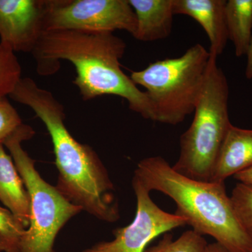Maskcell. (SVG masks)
Segmentation results:
<instances>
[{"instance_id":"1","label":"cell","mask_w":252,"mask_h":252,"mask_svg":"<svg viewBox=\"0 0 252 252\" xmlns=\"http://www.w3.org/2000/svg\"><path fill=\"white\" fill-rule=\"evenodd\" d=\"M30 107L45 125L52 140L59 170L56 188L69 202L96 218L115 223L120 218L115 188L98 155L67 130L62 104L31 78H21L9 94Z\"/></svg>"},{"instance_id":"2","label":"cell","mask_w":252,"mask_h":252,"mask_svg":"<svg viewBox=\"0 0 252 252\" xmlns=\"http://www.w3.org/2000/svg\"><path fill=\"white\" fill-rule=\"evenodd\" d=\"M126 49L125 41L114 33L54 31L43 33L32 54L41 76L57 72L60 61L72 63L77 72L73 84L84 100L118 96L127 101L130 110L157 122L148 95L122 69Z\"/></svg>"},{"instance_id":"3","label":"cell","mask_w":252,"mask_h":252,"mask_svg":"<svg viewBox=\"0 0 252 252\" xmlns=\"http://www.w3.org/2000/svg\"><path fill=\"white\" fill-rule=\"evenodd\" d=\"M133 179L149 191L161 192L175 202L176 215L194 231L210 235L230 252H252V240L239 223L225 182L193 180L176 172L161 157L140 160Z\"/></svg>"},{"instance_id":"4","label":"cell","mask_w":252,"mask_h":252,"mask_svg":"<svg viewBox=\"0 0 252 252\" xmlns=\"http://www.w3.org/2000/svg\"><path fill=\"white\" fill-rule=\"evenodd\" d=\"M217 59L211 55L193 122L181 136L180 156L172 166L181 175L200 182H211L219 152L232 124L229 86Z\"/></svg>"},{"instance_id":"5","label":"cell","mask_w":252,"mask_h":252,"mask_svg":"<svg viewBox=\"0 0 252 252\" xmlns=\"http://www.w3.org/2000/svg\"><path fill=\"white\" fill-rule=\"evenodd\" d=\"M210 58V51L196 44L180 57L158 61L131 72L132 81L146 89L157 122L176 126L194 112Z\"/></svg>"},{"instance_id":"6","label":"cell","mask_w":252,"mask_h":252,"mask_svg":"<svg viewBox=\"0 0 252 252\" xmlns=\"http://www.w3.org/2000/svg\"><path fill=\"white\" fill-rule=\"evenodd\" d=\"M34 135L32 127L23 124L4 143L31 198V218L20 252H56L54 243L59 232L83 210L69 202L36 170L35 160L22 147L23 142L32 138Z\"/></svg>"},{"instance_id":"7","label":"cell","mask_w":252,"mask_h":252,"mask_svg":"<svg viewBox=\"0 0 252 252\" xmlns=\"http://www.w3.org/2000/svg\"><path fill=\"white\" fill-rule=\"evenodd\" d=\"M135 11L128 0H46L44 32L71 31L133 35Z\"/></svg>"},{"instance_id":"8","label":"cell","mask_w":252,"mask_h":252,"mask_svg":"<svg viewBox=\"0 0 252 252\" xmlns=\"http://www.w3.org/2000/svg\"><path fill=\"white\" fill-rule=\"evenodd\" d=\"M137 212L132 223L113 231L114 240L101 242L81 252H144L148 244L162 233L187 225V219L164 211L154 203L147 190L132 178Z\"/></svg>"},{"instance_id":"9","label":"cell","mask_w":252,"mask_h":252,"mask_svg":"<svg viewBox=\"0 0 252 252\" xmlns=\"http://www.w3.org/2000/svg\"><path fill=\"white\" fill-rule=\"evenodd\" d=\"M46 0H0V43L32 53L44 32Z\"/></svg>"},{"instance_id":"10","label":"cell","mask_w":252,"mask_h":252,"mask_svg":"<svg viewBox=\"0 0 252 252\" xmlns=\"http://www.w3.org/2000/svg\"><path fill=\"white\" fill-rule=\"evenodd\" d=\"M225 0H174V14L193 18L206 32L210 54H223L228 40L225 23Z\"/></svg>"},{"instance_id":"11","label":"cell","mask_w":252,"mask_h":252,"mask_svg":"<svg viewBox=\"0 0 252 252\" xmlns=\"http://www.w3.org/2000/svg\"><path fill=\"white\" fill-rule=\"evenodd\" d=\"M252 167V130L230 125L220 147L212 182H225Z\"/></svg>"},{"instance_id":"12","label":"cell","mask_w":252,"mask_h":252,"mask_svg":"<svg viewBox=\"0 0 252 252\" xmlns=\"http://www.w3.org/2000/svg\"><path fill=\"white\" fill-rule=\"evenodd\" d=\"M135 11L137 28L133 37L149 42L170 36L173 23L174 0H128Z\"/></svg>"},{"instance_id":"13","label":"cell","mask_w":252,"mask_h":252,"mask_svg":"<svg viewBox=\"0 0 252 252\" xmlns=\"http://www.w3.org/2000/svg\"><path fill=\"white\" fill-rule=\"evenodd\" d=\"M0 201L28 228L31 218V198L11 155L0 144Z\"/></svg>"},{"instance_id":"14","label":"cell","mask_w":252,"mask_h":252,"mask_svg":"<svg viewBox=\"0 0 252 252\" xmlns=\"http://www.w3.org/2000/svg\"><path fill=\"white\" fill-rule=\"evenodd\" d=\"M228 39L237 57L248 53L252 37V0H228L225 8Z\"/></svg>"},{"instance_id":"15","label":"cell","mask_w":252,"mask_h":252,"mask_svg":"<svg viewBox=\"0 0 252 252\" xmlns=\"http://www.w3.org/2000/svg\"><path fill=\"white\" fill-rule=\"evenodd\" d=\"M207 245L203 235L189 230L176 240L165 233L157 245L146 248L144 252H205Z\"/></svg>"},{"instance_id":"16","label":"cell","mask_w":252,"mask_h":252,"mask_svg":"<svg viewBox=\"0 0 252 252\" xmlns=\"http://www.w3.org/2000/svg\"><path fill=\"white\" fill-rule=\"evenodd\" d=\"M26 229L12 212L0 206V252H20Z\"/></svg>"},{"instance_id":"17","label":"cell","mask_w":252,"mask_h":252,"mask_svg":"<svg viewBox=\"0 0 252 252\" xmlns=\"http://www.w3.org/2000/svg\"><path fill=\"white\" fill-rule=\"evenodd\" d=\"M21 66L9 46L0 44V96L9 95L21 79Z\"/></svg>"},{"instance_id":"18","label":"cell","mask_w":252,"mask_h":252,"mask_svg":"<svg viewBox=\"0 0 252 252\" xmlns=\"http://www.w3.org/2000/svg\"><path fill=\"white\" fill-rule=\"evenodd\" d=\"M230 198L239 223L252 240V186L239 182Z\"/></svg>"},{"instance_id":"19","label":"cell","mask_w":252,"mask_h":252,"mask_svg":"<svg viewBox=\"0 0 252 252\" xmlns=\"http://www.w3.org/2000/svg\"><path fill=\"white\" fill-rule=\"evenodd\" d=\"M23 125L22 119L6 96H0V144H4Z\"/></svg>"},{"instance_id":"20","label":"cell","mask_w":252,"mask_h":252,"mask_svg":"<svg viewBox=\"0 0 252 252\" xmlns=\"http://www.w3.org/2000/svg\"><path fill=\"white\" fill-rule=\"evenodd\" d=\"M235 180L238 181L240 183L252 186V167L233 176Z\"/></svg>"},{"instance_id":"21","label":"cell","mask_w":252,"mask_h":252,"mask_svg":"<svg viewBox=\"0 0 252 252\" xmlns=\"http://www.w3.org/2000/svg\"><path fill=\"white\" fill-rule=\"evenodd\" d=\"M247 58V65L245 69V77L248 79H252V37L251 41H250V46L248 53L246 54Z\"/></svg>"},{"instance_id":"22","label":"cell","mask_w":252,"mask_h":252,"mask_svg":"<svg viewBox=\"0 0 252 252\" xmlns=\"http://www.w3.org/2000/svg\"><path fill=\"white\" fill-rule=\"evenodd\" d=\"M205 252H230L223 248L220 244L215 243L212 244H208L206 249H205Z\"/></svg>"}]
</instances>
